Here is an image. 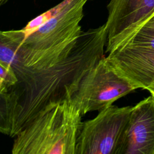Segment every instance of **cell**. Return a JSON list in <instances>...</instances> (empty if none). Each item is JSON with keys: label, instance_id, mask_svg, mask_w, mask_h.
Instances as JSON below:
<instances>
[{"label": "cell", "instance_id": "1", "mask_svg": "<svg viewBox=\"0 0 154 154\" xmlns=\"http://www.w3.org/2000/svg\"><path fill=\"white\" fill-rule=\"evenodd\" d=\"M108 40L105 23L83 31L61 61L44 69L13 67L18 81L0 94V131L11 137L51 103L70 100L88 71L104 57Z\"/></svg>", "mask_w": 154, "mask_h": 154}, {"label": "cell", "instance_id": "2", "mask_svg": "<svg viewBox=\"0 0 154 154\" xmlns=\"http://www.w3.org/2000/svg\"><path fill=\"white\" fill-rule=\"evenodd\" d=\"M88 0H73L57 16L25 37L10 65L44 69L64 60L83 32L80 22Z\"/></svg>", "mask_w": 154, "mask_h": 154}, {"label": "cell", "instance_id": "3", "mask_svg": "<svg viewBox=\"0 0 154 154\" xmlns=\"http://www.w3.org/2000/svg\"><path fill=\"white\" fill-rule=\"evenodd\" d=\"M82 115L70 100L48 105L14 137L13 154H76Z\"/></svg>", "mask_w": 154, "mask_h": 154}, {"label": "cell", "instance_id": "4", "mask_svg": "<svg viewBox=\"0 0 154 154\" xmlns=\"http://www.w3.org/2000/svg\"><path fill=\"white\" fill-rule=\"evenodd\" d=\"M132 106L111 105L84 122L76 154H123L126 131Z\"/></svg>", "mask_w": 154, "mask_h": 154}, {"label": "cell", "instance_id": "5", "mask_svg": "<svg viewBox=\"0 0 154 154\" xmlns=\"http://www.w3.org/2000/svg\"><path fill=\"white\" fill-rule=\"evenodd\" d=\"M135 89L104 56L83 78L72 100L84 116L111 106Z\"/></svg>", "mask_w": 154, "mask_h": 154}, {"label": "cell", "instance_id": "6", "mask_svg": "<svg viewBox=\"0 0 154 154\" xmlns=\"http://www.w3.org/2000/svg\"><path fill=\"white\" fill-rule=\"evenodd\" d=\"M107 9L105 52L108 54L154 15V0H110Z\"/></svg>", "mask_w": 154, "mask_h": 154}, {"label": "cell", "instance_id": "7", "mask_svg": "<svg viewBox=\"0 0 154 154\" xmlns=\"http://www.w3.org/2000/svg\"><path fill=\"white\" fill-rule=\"evenodd\" d=\"M106 57L136 89L154 91V51L121 46Z\"/></svg>", "mask_w": 154, "mask_h": 154}, {"label": "cell", "instance_id": "8", "mask_svg": "<svg viewBox=\"0 0 154 154\" xmlns=\"http://www.w3.org/2000/svg\"><path fill=\"white\" fill-rule=\"evenodd\" d=\"M123 154H154V97L152 94L132 106Z\"/></svg>", "mask_w": 154, "mask_h": 154}, {"label": "cell", "instance_id": "9", "mask_svg": "<svg viewBox=\"0 0 154 154\" xmlns=\"http://www.w3.org/2000/svg\"><path fill=\"white\" fill-rule=\"evenodd\" d=\"M121 46L154 51V15L142 24Z\"/></svg>", "mask_w": 154, "mask_h": 154}, {"label": "cell", "instance_id": "10", "mask_svg": "<svg viewBox=\"0 0 154 154\" xmlns=\"http://www.w3.org/2000/svg\"><path fill=\"white\" fill-rule=\"evenodd\" d=\"M73 0H64L57 5L50 8L48 11L38 15V16L29 21L26 25V26L22 29L23 32H24L25 37H27L28 35L36 31L43 24H45L52 18L57 16L65 7H66Z\"/></svg>", "mask_w": 154, "mask_h": 154}, {"label": "cell", "instance_id": "11", "mask_svg": "<svg viewBox=\"0 0 154 154\" xmlns=\"http://www.w3.org/2000/svg\"><path fill=\"white\" fill-rule=\"evenodd\" d=\"M0 94L6 93L18 81L13 67L0 63Z\"/></svg>", "mask_w": 154, "mask_h": 154}, {"label": "cell", "instance_id": "12", "mask_svg": "<svg viewBox=\"0 0 154 154\" xmlns=\"http://www.w3.org/2000/svg\"><path fill=\"white\" fill-rule=\"evenodd\" d=\"M8 1V0H0V5H2L7 3Z\"/></svg>", "mask_w": 154, "mask_h": 154}, {"label": "cell", "instance_id": "13", "mask_svg": "<svg viewBox=\"0 0 154 154\" xmlns=\"http://www.w3.org/2000/svg\"><path fill=\"white\" fill-rule=\"evenodd\" d=\"M150 92L151 94L154 97V91H150Z\"/></svg>", "mask_w": 154, "mask_h": 154}]
</instances>
